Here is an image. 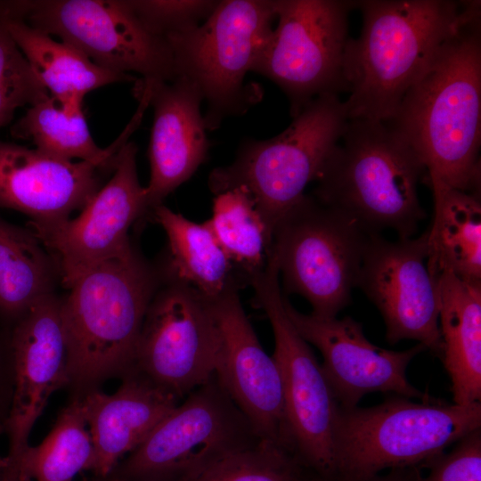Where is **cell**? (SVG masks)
Returning <instances> with one entry per match:
<instances>
[{"label": "cell", "mask_w": 481, "mask_h": 481, "mask_svg": "<svg viewBox=\"0 0 481 481\" xmlns=\"http://www.w3.org/2000/svg\"><path fill=\"white\" fill-rule=\"evenodd\" d=\"M357 38L347 41L348 119L387 121L444 45L481 14L479 1L362 0Z\"/></svg>", "instance_id": "cell-2"}, {"label": "cell", "mask_w": 481, "mask_h": 481, "mask_svg": "<svg viewBox=\"0 0 481 481\" xmlns=\"http://www.w3.org/2000/svg\"><path fill=\"white\" fill-rule=\"evenodd\" d=\"M153 108L148 150L151 178L145 187L150 209L187 181L206 160L209 141L200 110L202 95L188 78H139Z\"/></svg>", "instance_id": "cell-20"}, {"label": "cell", "mask_w": 481, "mask_h": 481, "mask_svg": "<svg viewBox=\"0 0 481 481\" xmlns=\"http://www.w3.org/2000/svg\"><path fill=\"white\" fill-rule=\"evenodd\" d=\"M311 471L282 446L265 439L230 452L178 481H308Z\"/></svg>", "instance_id": "cell-30"}, {"label": "cell", "mask_w": 481, "mask_h": 481, "mask_svg": "<svg viewBox=\"0 0 481 481\" xmlns=\"http://www.w3.org/2000/svg\"><path fill=\"white\" fill-rule=\"evenodd\" d=\"M273 257L250 286L255 303L265 314L274 338L273 357L283 387L292 451L311 472L333 478L334 432L338 404L310 344L298 332L283 305Z\"/></svg>", "instance_id": "cell-11"}, {"label": "cell", "mask_w": 481, "mask_h": 481, "mask_svg": "<svg viewBox=\"0 0 481 481\" xmlns=\"http://www.w3.org/2000/svg\"><path fill=\"white\" fill-rule=\"evenodd\" d=\"M277 26L251 71L275 83L295 117L310 102L346 92L344 77L348 15L356 1L274 0Z\"/></svg>", "instance_id": "cell-9"}, {"label": "cell", "mask_w": 481, "mask_h": 481, "mask_svg": "<svg viewBox=\"0 0 481 481\" xmlns=\"http://www.w3.org/2000/svg\"><path fill=\"white\" fill-rule=\"evenodd\" d=\"M136 153L134 142L120 148L110 179L77 216L31 229L54 259L66 289L92 266L133 247L129 228L151 212L138 179Z\"/></svg>", "instance_id": "cell-15"}, {"label": "cell", "mask_w": 481, "mask_h": 481, "mask_svg": "<svg viewBox=\"0 0 481 481\" xmlns=\"http://www.w3.org/2000/svg\"><path fill=\"white\" fill-rule=\"evenodd\" d=\"M148 106L145 100L139 101L138 109L125 131L105 149L94 143L83 104L64 103L51 95L30 106L11 127V135L32 142L36 149L56 158L114 166L118 151L138 127Z\"/></svg>", "instance_id": "cell-24"}, {"label": "cell", "mask_w": 481, "mask_h": 481, "mask_svg": "<svg viewBox=\"0 0 481 481\" xmlns=\"http://www.w3.org/2000/svg\"><path fill=\"white\" fill-rule=\"evenodd\" d=\"M162 265L163 281L144 316L134 370L180 399L213 377L219 335L211 299Z\"/></svg>", "instance_id": "cell-13"}, {"label": "cell", "mask_w": 481, "mask_h": 481, "mask_svg": "<svg viewBox=\"0 0 481 481\" xmlns=\"http://www.w3.org/2000/svg\"><path fill=\"white\" fill-rule=\"evenodd\" d=\"M348 121L338 95L314 99L280 135L244 141L234 160L214 169L208 187L215 194L243 186L272 232L281 216L315 181Z\"/></svg>", "instance_id": "cell-6"}, {"label": "cell", "mask_w": 481, "mask_h": 481, "mask_svg": "<svg viewBox=\"0 0 481 481\" xmlns=\"http://www.w3.org/2000/svg\"><path fill=\"white\" fill-rule=\"evenodd\" d=\"M163 277L162 265L132 247L92 266L68 289L61 316L74 396L134 371L144 316Z\"/></svg>", "instance_id": "cell-3"}, {"label": "cell", "mask_w": 481, "mask_h": 481, "mask_svg": "<svg viewBox=\"0 0 481 481\" xmlns=\"http://www.w3.org/2000/svg\"><path fill=\"white\" fill-rule=\"evenodd\" d=\"M443 452L416 467L410 481H481V428Z\"/></svg>", "instance_id": "cell-33"}, {"label": "cell", "mask_w": 481, "mask_h": 481, "mask_svg": "<svg viewBox=\"0 0 481 481\" xmlns=\"http://www.w3.org/2000/svg\"><path fill=\"white\" fill-rule=\"evenodd\" d=\"M13 376L7 339L0 337V423L4 427L12 396Z\"/></svg>", "instance_id": "cell-34"}, {"label": "cell", "mask_w": 481, "mask_h": 481, "mask_svg": "<svg viewBox=\"0 0 481 481\" xmlns=\"http://www.w3.org/2000/svg\"><path fill=\"white\" fill-rule=\"evenodd\" d=\"M387 122L417 153L428 183L480 195L481 14L444 45Z\"/></svg>", "instance_id": "cell-1"}, {"label": "cell", "mask_w": 481, "mask_h": 481, "mask_svg": "<svg viewBox=\"0 0 481 481\" xmlns=\"http://www.w3.org/2000/svg\"><path fill=\"white\" fill-rule=\"evenodd\" d=\"M219 335L214 375L261 438L292 453L279 367L262 347L232 289L211 299Z\"/></svg>", "instance_id": "cell-18"}, {"label": "cell", "mask_w": 481, "mask_h": 481, "mask_svg": "<svg viewBox=\"0 0 481 481\" xmlns=\"http://www.w3.org/2000/svg\"><path fill=\"white\" fill-rule=\"evenodd\" d=\"M416 467L396 468L389 469L386 474H379L367 481H410ZM308 481H338L324 477L311 472Z\"/></svg>", "instance_id": "cell-35"}, {"label": "cell", "mask_w": 481, "mask_h": 481, "mask_svg": "<svg viewBox=\"0 0 481 481\" xmlns=\"http://www.w3.org/2000/svg\"><path fill=\"white\" fill-rule=\"evenodd\" d=\"M151 213L166 232L167 257L163 264L172 275L209 299L248 285L205 223H194L163 204Z\"/></svg>", "instance_id": "cell-26"}, {"label": "cell", "mask_w": 481, "mask_h": 481, "mask_svg": "<svg viewBox=\"0 0 481 481\" xmlns=\"http://www.w3.org/2000/svg\"><path fill=\"white\" fill-rule=\"evenodd\" d=\"M428 184L434 199L427 262L431 276L436 279L448 271L463 281L481 283L480 195L436 181Z\"/></svg>", "instance_id": "cell-25"}, {"label": "cell", "mask_w": 481, "mask_h": 481, "mask_svg": "<svg viewBox=\"0 0 481 481\" xmlns=\"http://www.w3.org/2000/svg\"><path fill=\"white\" fill-rule=\"evenodd\" d=\"M6 26L49 94L64 103H81L86 94L107 85L135 81L130 74L103 69L73 45L12 15L4 1Z\"/></svg>", "instance_id": "cell-23"}, {"label": "cell", "mask_w": 481, "mask_h": 481, "mask_svg": "<svg viewBox=\"0 0 481 481\" xmlns=\"http://www.w3.org/2000/svg\"><path fill=\"white\" fill-rule=\"evenodd\" d=\"M481 428V402H420L391 394L371 407L338 406L334 432V479L367 481L384 469L421 467Z\"/></svg>", "instance_id": "cell-5"}, {"label": "cell", "mask_w": 481, "mask_h": 481, "mask_svg": "<svg viewBox=\"0 0 481 481\" xmlns=\"http://www.w3.org/2000/svg\"><path fill=\"white\" fill-rule=\"evenodd\" d=\"M81 399L94 448L90 469L103 477L111 474L119 460L133 452L179 401L135 370L122 378L115 393L96 389Z\"/></svg>", "instance_id": "cell-21"}, {"label": "cell", "mask_w": 481, "mask_h": 481, "mask_svg": "<svg viewBox=\"0 0 481 481\" xmlns=\"http://www.w3.org/2000/svg\"><path fill=\"white\" fill-rule=\"evenodd\" d=\"M0 481H9V480L6 479V478L4 477L3 473H1V474H0Z\"/></svg>", "instance_id": "cell-37"}, {"label": "cell", "mask_w": 481, "mask_h": 481, "mask_svg": "<svg viewBox=\"0 0 481 481\" xmlns=\"http://www.w3.org/2000/svg\"><path fill=\"white\" fill-rule=\"evenodd\" d=\"M94 457L92 438L82 399L74 396L65 406L48 435L22 453L18 481H73L83 469H90Z\"/></svg>", "instance_id": "cell-29"}, {"label": "cell", "mask_w": 481, "mask_h": 481, "mask_svg": "<svg viewBox=\"0 0 481 481\" xmlns=\"http://www.w3.org/2000/svg\"><path fill=\"white\" fill-rule=\"evenodd\" d=\"M285 311L301 337L321 352L322 369L342 408L357 406L367 394L382 392L423 400L428 394L412 386L406 377L411 361L426 347L394 351L373 345L361 322L351 316L322 318L298 312L283 298Z\"/></svg>", "instance_id": "cell-17"}, {"label": "cell", "mask_w": 481, "mask_h": 481, "mask_svg": "<svg viewBox=\"0 0 481 481\" xmlns=\"http://www.w3.org/2000/svg\"><path fill=\"white\" fill-rule=\"evenodd\" d=\"M141 23L152 34L167 38L204 22L218 1L128 0Z\"/></svg>", "instance_id": "cell-32"}, {"label": "cell", "mask_w": 481, "mask_h": 481, "mask_svg": "<svg viewBox=\"0 0 481 481\" xmlns=\"http://www.w3.org/2000/svg\"><path fill=\"white\" fill-rule=\"evenodd\" d=\"M427 177L417 153L388 122L353 118L323 164L312 196L367 235L392 230L406 239L426 217L418 186Z\"/></svg>", "instance_id": "cell-4"}, {"label": "cell", "mask_w": 481, "mask_h": 481, "mask_svg": "<svg viewBox=\"0 0 481 481\" xmlns=\"http://www.w3.org/2000/svg\"><path fill=\"white\" fill-rule=\"evenodd\" d=\"M61 303V298L55 293L47 295L10 328L13 389L4 423L8 453L3 458V474L11 481H18L20 459L29 446L30 432L50 396L69 386Z\"/></svg>", "instance_id": "cell-16"}, {"label": "cell", "mask_w": 481, "mask_h": 481, "mask_svg": "<svg viewBox=\"0 0 481 481\" xmlns=\"http://www.w3.org/2000/svg\"><path fill=\"white\" fill-rule=\"evenodd\" d=\"M12 15L77 48L98 66L143 78L177 77L166 38L151 33L128 0L6 1Z\"/></svg>", "instance_id": "cell-12"}, {"label": "cell", "mask_w": 481, "mask_h": 481, "mask_svg": "<svg viewBox=\"0 0 481 481\" xmlns=\"http://www.w3.org/2000/svg\"><path fill=\"white\" fill-rule=\"evenodd\" d=\"M440 359L451 380L453 404L481 402V283L448 271L436 274Z\"/></svg>", "instance_id": "cell-22"}, {"label": "cell", "mask_w": 481, "mask_h": 481, "mask_svg": "<svg viewBox=\"0 0 481 481\" xmlns=\"http://www.w3.org/2000/svg\"><path fill=\"white\" fill-rule=\"evenodd\" d=\"M49 96L11 35L0 1V129L11 122L18 108L33 106Z\"/></svg>", "instance_id": "cell-31"}, {"label": "cell", "mask_w": 481, "mask_h": 481, "mask_svg": "<svg viewBox=\"0 0 481 481\" xmlns=\"http://www.w3.org/2000/svg\"><path fill=\"white\" fill-rule=\"evenodd\" d=\"M114 168L0 140V208L29 216L32 228L55 224L81 210Z\"/></svg>", "instance_id": "cell-19"}, {"label": "cell", "mask_w": 481, "mask_h": 481, "mask_svg": "<svg viewBox=\"0 0 481 481\" xmlns=\"http://www.w3.org/2000/svg\"><path fill=\"white\" fill-rule=\"evenodd\" d=\"M367 238L346 216L305 194L273 232L281 291L306 298L315 316L337 317L351 302Z\"/></svg>", "instance_id": "cell-8"}, {"label": "cell", "mask_w": 481, "mask_h": 481, "mask_svg": "<svg viewBox=\"0 0 481 481\" xmlns=\"http://www.w3.org/2000/svg\"><path fill=\"white\" fill-rule=\"evenodd\" d=\"M4 432V427L2 423H0V434ZM3 473V461L2 458H0V474Z\"/></svg>", "instance_id": "cell-36"}, {"label": "cell", "mask_w": 481, "mask_h": 481, "mask_svg": "<svg viewBox=\"0 0 481 481\" xmlns=\"http://www.w3.org/2000/svg\"><path fill=\"white\" fill-rule=\"evenodd\" d=\"M428 228L417 238L368 235L356 287L375 305L390 345L412 339L440 358L439 294L428 268Z\"/></svg>", "instance_id": "cell-14"}, {"label": "cell", "mask_w": 481, "mask_h": 481, "mask_svg": "<svg viewBox=\"0 0 481 481\" xmlns=\"http://www.w3.org/2000/svg\"><path fill=\"white\" fill-rule=\"evenodd\" d=\"M274 0L218 1L198 27L167 37L176 76L200 90L207 110V129L245 113L262 98L261 88L246 84L254 61L273 31Z\"/></svg>", "instance_id": "cell-7"}, {"label": "cell", "mask_w": 481, "mask_h": 481, "mask_svg": "<svg viewBox=\"0 0 481 481\" xmlns=\"http://www.w3.org/2000/svg\"><path fill=\"white\" fill-rule=\"evenodd\" d=\"M239 273L250 284L269 261L273 232L243 186L220 192L205 222Z\"/></svg>", "instance_id": "cell-28"}, {"label": "cell", "mask_w": 481, "mask_h": 481, "mask_svg": "<svg viewBox=\"0 0 481 481\" xmlns=\"http://www.w3.org/2000/svg\"><path fill=\"white\" fill-rule=\"evenodd\" d=\"M58 280L57 265L35 232L0 217V319L11 328L54 293Z\"/></svg>", "instance_id": "cell-27"}, {"label": "cell", "mask_w": 481, "mask_h": 481, "mask_svg": "<svg viewBox=\"0 0 481 481\" xmlns=\"http://www.w3.org/2000/svg\"><path fill=\"white\" fill-rule=\"evenodd\" d=\"M261 439L213 375L168 412L111 473L120 481H178Z\"/></svg>", "instance_id": "cell-10"}, {"label": "cell", "mask_w": 481, "mask_h": 481, "mask_svg": "<svg viewBox=\"0 0 481 481\" xmlns=\"http://www.w3.org/2000/svg\"><path fill=\"white\" fill-rule=\"evenodd\" d=\"M112 481H120V480H118V479H113Z\"/></svg>", "instance_id": "cell-38"}]
</instances>
